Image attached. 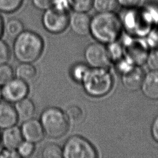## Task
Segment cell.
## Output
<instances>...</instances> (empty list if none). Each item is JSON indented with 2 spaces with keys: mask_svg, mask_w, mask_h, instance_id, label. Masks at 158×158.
<instances>
[{
  "mask_svg": "<svg viewBox=\"0 0 158 158\" xmlns=\"http://www.w3.org/2000/svg\"><path fill=\"white\" fill-rule=\"evenodd\" d=\"M84 58L86 64L91 68L107 67L110 61L107 48L100 43H93L85 49Z\"/></svg>",
  "mask_w": 158,
  "mask_h": 158,
  "instance_id": "obj_7",
  "label": "cell"
},
{
  "mask_svg": "<svg viewBox=\"0 0 158 158\" xmlns=\"http://www.w3.org/2000/svg\"><path fill=\"white\" fill-rule=\"evenodd\" d=\"M62 148V157L64 158H96L98 156L93 144L78 135L69 136Z\"/></svg>",
  "mask_w": 158,
  "mask_h": 158,
  "instance_id": "obj_5",
  "label": "cell"
},
{
  "mask_svg": "<svg viewBox=\"0 0 158 158\" xmlns=\"http://www.w3.org/2000/svg\"><path fill=\"white\" fill-rule=\"evenodd\" d=\"M2 99V89H1V86H0V101H1V99Z\"/></svg>",
  "mask_w": 158,
  "mask_h": 158,
  "instance_id": "obj_37",
  "label": "cell"
},
{
  "mask_svg": "<svg viewBox=\"0 0 158 158\" xmlns=\"http://www.w3.org/2000/svg\"><path fill=\"white\" fill-rule=\"evenodd\" d=\"M19 121L17 115L12 103L6 101H0V129L16 125Z\"/></svg>",
  "mask_w": 158,
  "mask_h": 158,
  "instance_id": "obj_13",
  "label": "cell"
},
{
  "mask_svg": "<svg viewBox=\"0 0 158 158\" xmlns=\"http://www.w3.org/2000/svg\"><path fill=\"white\" fill-rule=\"evenodd\" d=\"M147 43L153 49H158V26L152 28L148 34Z\"/></svg>",
  "mask_w": 158,
  "mask_h": 158,
  "instance_id": "obj_31",
  "label": "cell"
},
{
  "mask_svg": "<svg viewBox=\"0 0 158 158\" xmlns=\"http://www.w3.org/2000/svg\"><path fill=\"white\" fill-rule=\"evenodd\" d=\"M146 61L152 70H158V49H153L148 53Z\"/></svg>",
  "mask_w": 158,
  "mask_h": 158,
  "instance_id": "obj_30",
  "label": "cell"
},
{
  "mask_svg": "<svg viewBox=\"0 0 158 158\" xmlns=\"http://www.w3.org/2000/svg\"><path fill=\"white\" fill-rule=\"evenodd\" d=\"M151 133L154 139L158 142V115L155 118L152 124Z\"/></svg>",
  "mask_w": 158,
  "mask_h": 158,
  "instance_id": "obj_35",
  "label": "cell"
},
{
  "mask_svg": "<svg viewBox=\"0 0 158 158\" xmlns=\"http://www.w3.org/2000/svg\"><path fill=\"white\" fill-rule=\"evenodd\" d=\"M123 53L133 64L140 65L146 60L148 55L147 44L139 40L128 39L125 41Z\"/></svg>",
  "mask_w": 158,
  "mask_h": 158,
  "instance_id": "obj_9",
  "label": "cell"
},
{
  "mask_svg": "<svg viewBox=\"0 0 158 158\" xmlns=\"http://www.w3.org/2000/svg\"><path fill=\"white\" fill-rule=\"evenodd\" d=\"M91 17L87 12L73 11L69 17L68 27L75 35L85 36L90 33Z\"/></svg>",
  "mask_w": 158,
  "mask_h": 158,
  "instance_id": "obj_10",
  "label": "cell"
},
{
  "mask_svg": "<svg viewBox=\"0 0 158 158\" xmlns=\"http://www.w3.org/2000/svg\"><path fill=\"white\" fill-rule=\"evenodd\" d=\"M44 48V40L38 33L24 30L14 38L12 52L19 62L34 63L41 56Z\"/></svg>",
  "mask_w": 158,
  "mask_h": 158,
  "instance_id": "obj_1",
  "label": "cell"
},
{
  "mask_svg": "<svg viewBox=\"0 0 158 158\" xmlns=\"http://www.w3.org/2000/svg\"><path fill=\"white\" fill-rule=\"evenodd\" d=\"M89 69V67L83 62H76L71 65L69 69L70 78L77 83H81L85 75Z\"/></svg>",
  "mask_w": 158,
  "mask_h": 158,
  "instance_id": "obj_18",
  "label": "cell"
},
{
  "mask_svg": "<svg viewBox=\"0 0 158 158\" xmlns=\"http://www.w3.org/2000/svg\"><path fill=\"white\" fill-rule=\"evenodd\" d=\"M65 113L70 123L77 124L81 122L84 117L83 109L80 106L75 104L69 106L66 109Z\"/></svg>",
  "mask_w": 158,
  "mask_h": 158,
  "instance_id": "obj_22",
  "label": "cell"
},
{
  "mask_svg": "<svg viewBox=\"0 0 158 158\" xmlns=\"http://www.w3.org/2000/svg\"><path fill=\"white\" fill-rule=\"evenodd\" d=\"M2 99L14 104L27 97L29 93V85L26 82L14 77L1 86Z\"/></svg>",
  "mask_w": 158,
  "mask_h": 158,
  "instance_id": "obj_8",
  "label": "cell"
},
{
  "mask_svg": "<svg viewBox=\"0 0 158 158\" xmlns=\"http://www.w3.org/2000/svg\"><path fill=\"white\" fill-rule=\"evenodd\" d=\"M144 77L143 70L140 67L134 65L123 73L122 83L127 89L136 91L141 88Z\"/></svg>",
  "mask_w": 158,
  "mask_h": 158,
  "instance_id": "obj_12",
  "label": "cell"
},
{
  "mask_svg": "<svg viewBox=\"0 0 158 158\" xmlns=\"http://www.w3.org/2000/svg\"><path fill=\"white\" fill-rule=\"evenodd\" d=\"M16 150L20 157L28 158L34 154L35 151V144L23 139Z\"/></svg>",
  "mask_w": 158,
  "mask_h": 158,
  "instance_id": "obj_24",
  "label": "cell"
},
{
  "mask_svg": "<svg viewBox=\"0 0 158 158\" xmlns=\"http://www.w3.org/2000/svg\"><path fill=\"white\" fill-rule=\"evenodd\" d=\"M118 6L124 9L136 7L140 3L141 0H117Z\"/></svg>",
  "mask_w": 158,
  "mask_h": 158,
  "instance_id": "obj_34",
  "label": "cell"
},
{
  "mask_svg": "<svg viewBox=\"0 0 158 158\" xmlns=\"http://www.w3.org/2000/svg\"><path fill=\"white\" fill-rule=\"evenodd\" d=\"M143 94L153 100L158 99V70H152L144 75L141 85Z\"/></svg>",
  "mask_w": 158,
  "mask_h": 158,
  "instance_id": "obj_15",
  "label": "cell"
},
{
  "mask_svg": "<svg viewBox=\"0 0 158 158\" xmlns=\"http://www.w3.org/2000/svg\"><path fill=\"white\" fill-rule=\"evenodd\" d=\"M10 55V50L8 44L0 38V65L8 63Z\"/></svg>",
  "mask_w": 158,
  "mask_h": 158,
  "instance_id": "obj_28",
  "label": "cell"
},
{
  "mask_svg": "<svg viewBox=\"0 0 158 158\" xmlns=\"http://www.w3.org/2000/svg\"><path fill=\"white\" fill-rule=\"evenodd\" d=\"M71 10L77 12H88L92 9L93 0H69Z\"/></svg>",
  "mask_w": 158,
  "mask_h": 158,
  "instance_id": "obj_25",
  "label": "cell"
},
{
  "mask_svg": "<svg viewBox=\"0 0 158 158\" xmlns=\"http://www.w3.org/2000/svg\"><path fill=\"white\" fill-rule=\"evenodd\" d=\"M51 7L64 13H69L70 10H71L69 0H52Z\"/></svg>",
  "mask_w": 158,
  "mask_h": 158,
  "instance_id": "obj_29",
  "label": "cell"
},
{
  "mask_svg": "<svg viewBox=\"0 0 158 158\" xmlns=\"http://www.w3.org/2000/svg\"><path fill=\"white\" fill-rule=\"evenodd\" d=\"M20 130L23 139L34 144L41 142L45 136L40 120L35 118L23 122Z\"/></svg>",
  "mask_w": 158,
  "mask_h": 158,
  "instance_id": "obj_11",
  "label": "cell"
},
{
  "mask_svg": "<svg viewBox=\"0 0 158 158\" xmlns=\"http://www.w3.org/2000/svg\"><path fill=\"white\" fill-rule=\"evenodd\" d=\"M108 48H107L110 59L115 61L118 60L122 57L123 54V49L122 47L115 41L109 43Z\"/></svg>",
  "mask_w": 158,
  "mask_h": 158,
  "instance_id": "obj_27",
  "label": "cell"
},
{
  "mask_svg": "<svg viewBox=\"0 0 158 158\" xmlns=\"http://www.w3.org/2000/svg\"><path fill=\"white\" fill-rule=\"evenodd\" d=\"M23 30L24 25L17 18H10L4 23V31L10 38H15Z\"/></svg>",
  "mask_w": 158,
  "mask_h": 158,
  "instance_id": "obj_19",
  "label": "cell"
},
{
  "mask_svg": "<svg viewBox=\"0 0 158 158\" xmlns=\"http://www.w3.org/2000/svg\"><path fill=\"white\" fill-rule=\"evenodd\" d=\"M15 77L28 83L34 81L38 76V70L33 63L20 62L14 70Z\"/></svg>",
  "mask_w": 158,
  "mask_h": 158,
  "instance_id": "obj_17",
  "label": "cell"
},
{
  "mask_svg": "<svg viewBox=\"0 0 158 158\" xmlns=\"http://www.w3.org/2000/svg\"><path fill=\"white\" fill-rule=\"evenodd\" d=\"M40 121L45 135L52 139L64 137L70 127V122L65 112L55 106L45 108L41 113Z\"/></svg>",
  "mask_w": 158,
  "mask_h": 158,
  "instance_id": "obj_3",
  "label": "cell"
},
{
  "mask_svg": "<svg viewBox=\"0 0 158 158\" xmlns=\"http://www.w3.org/2000/svg\"><path fill=\"white\" fill-rule=\"evenodd\" d=\"M14 70L9 64L0 65V86H2L13 78H14Z\"/></svg>",
  "mask_w": 158,
  "mask_h": 158,
  "instance_id": "obj_26",
  "label": "cell"
},
{
  "mask_svg": "<svg viewBox=\"0 0 158 158\" xmlns=\"http://www.w3.org/2000/svg\"><path fill=\"white\" fill-rule=\"evenodd\" d=\"M118 6L117 0H93V6L97 12H114Z\"/></svg>",
  "mask_w": 158,
  "mask_h": 158,
  "instance_id": "obj_21",
  "label": "cell"
},
{
  "mask_svg": "<svg viewBox=\"0 0 158 158\" xmlns=\"http://www.w3.org/2000/svg\"><path fill=\"white\" fill-rule=\"evenodd\" d=\"M20 157L16 149L3 147L0 150V158H15Z\"/></svg>",
  "mask_w": 158,
  "mask_h": 158,
  "instance_id": "obj_33",
  "label": "cell"
},
{
  "mask_svg": "<svg viewBox=\"0 0 158 158\" xmlns=\"http://www.w3.org/2000/svg\"><path fill=\"white\" fill-rule=\"evenodd\" d=\"M0 143H1V133H0Z\"/></svg>",
  "mask_w": 158,
  "mask_h": 158,
  "instance_id": "obj_38",
  "label": "cell"
},
{
  "mask_svg": "<svg viewBox=\"0 0 158 158\" xmlns=\"http://www.w3.org/2000/svg\"><path fill=\"white\" fill-rule=\"evenodd\" d=\"M122 29L120 18L114 12H97L91 17L90 33L102 43H110L119 37Z\"/></svg>",
  "mask_w": 158,
  "mask_h": 158,
  "instance_id": "obj_2",
  "label": "cell"
},
{
  "mask_svg": "<svg viewBox=\"0 0 158 158\" xmlns=\"http://www.w3.org/2000/svg\"><path fill=\"white\" fill-rule=\"evenodd\" d=\"M14 106L19 121L23 122L34 117L36 107L31 99L26 97L14 103Z\"/></svg>",
  "mask_w": 158,
  "mask_h": 158,
  "instance_id": "obj_16",
  "label": "cell"
},
{
  "mask_svg": "<svg viewBox=\"0 0 158 158\" xmlns=\"http://www.w3.org/2000/svg\"><path fill=\"white\" fill-rule=\"evenodd\" d=\"M40 156L43 158H61L62 157V147L54 143L46 144L41 149Z\"/></svg>",
  "mask_w": 158,
  "mask_h": 158,
  "instance_id": "obj_20",
  "label": "cell"
},
{
  "mask_svg": "<svg viewBox=\"0 0 158 158\" xmlns=\"http://www.w3.org/2000/svg\"><path fill=\"white\" fill-rule=\"evenodd\" d=\"M23 140L20 128L16 125L3 130L1 134V143L7 148L16 149Z\"/></svg>",
  "mask_w": 158,
  "mask_h": 158,
  "instance_id": "obj_14",
  "label": "cell"
},
{
  "mask_svg": "<svg viewBox=\"0 0 158 158\" xmlns=\"http://www.w3.org/2000/svg\"><path fill=\"white\" fill-rule=\"evenodd\" d=\"M4 32V22L2 15L0 14V38H1Z\"/></svg>",
  "mask_w": 158,
  "mask_h": 158,
  "instance_id": "obj_36",
  "label": "cell"
},
{
  "mask_svg": "<svg viewBox=\"0 0 158 158\" xmlns=\"http://www.w3.org/2000/svg\"><path fill=\"white\" fill-rule=\"evenodd\" d=\"M23 0H0V12L10 14L18 10L22 6Z\"/></svg>",
  "mask_w": 158,
  "mask_h": 158,
  "instance_id": "obj_23",
  "label": "cell"
},
{
  "mask_svg": "<svg viewBox=\"0 0 158 158\" xmlns=\"http://www.w3.org/2000/svg\"><path fill=\"white\" fill-rule=\"evenodd\" d=\"M110 74L102 68H89L81 85L87 94L93 97H101L107 94L112 86Z\"/></svg>",
  "mask_w": 158,
  "mask_h": 158,
  "instance_id": "obj_4",
  "label": "cell"
},
{
  "mask_svg": "<svg viewBox=\"0 0 158 158\" xmlns=\"http://www.w3.org/2000/svg\"><path fill=\"white\" fill-rule=\"evenodd\" d=\"M31 2L35 9L44 11L51 7L52 0H31Z\"/></svg>",
  "mask_w": 158,
  "mask_h": 158,
  "instance_id": "obj_32",
  "label": "cell"
},
{
  "mask_svg": "<svg viewBox=\"0 0 158 158\" xmlns=\"http://www.w3.org/2000/svg\"><path fill=\"white\" fill-rule=\"evenodd\" d=\"M69 13L57 11L50 7L43 11L41 23L44 30L54 35L64 32L68 27Z\"/></svg>",
  "mask_w": 158,
  "mask_h": 158,
  "instance_id": "obj_6",
  "label": "cell"
}]
</instances>
